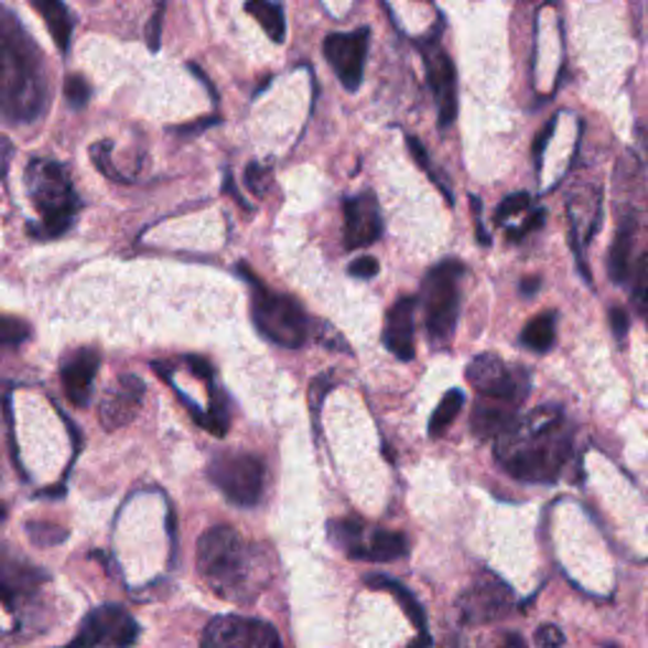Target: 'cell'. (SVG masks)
I'll return each instance as SVG.
<instances>
[{"mask_svg": "<svg viewBox=\"0 0 648 648\" xmlns=\"http://www.w3.org/2000/svg\"><path fill=\"white\" fill-rule=\"evenodd\" d=\"M573 451V431L560 406H540L497 439L501 468L517 482L550 484L565 468Z\"/></svg>", "mask_w": 648, "mask_h": 648, "instance_id": "1", "label": "cell"}, {"mask_svg": "<svg viewBox=\"0 0 648 648\" xmlns=\"http://www.w3.org/2000/svg\"><path fill=\"white\" fill-rule=\"evenodd\" d=\"M198 573L218 598L251 603L271 577V558L234 527H210L198 540Z\"/></svg>", "mask_w": 648, "mask_h": 648, "instance_id": "2", "label": "cell"}, {"mask_svg": "<svg viewBox=\"0 0 648 648\" xmlns=\"http://www.w3.org/2000/svg\"><path fill=\"white\" fill-rule=\"evenodd\" d=\"M46 107V76L39 48L13 13L0 8V115L33 122Z\"/></svg>", "mask_w": 648, "mask_h": 648, "instance_id": "3", "label": "cell"}, {"mask_svg": "<svg viewBox=\"0 0 648 648\" xmlns=\"http://www.w3.org/2000/svg\"><path fill=\"white\" fill-rule=\"evenodd\" d=\"M25 187L39 213V224L29 226V231L36 238H58L69 231L79 201L66 170L56 160H31L25 168Z\"/></svg>", "mask_w": 648, "mask_h": 648, "instance_id": "4", "label": "cell"}, {"mask_svg": "<svg viewBox=\"0 0 648 648\" xmlns=\"http://www.w3.org/2000/svg\"><path fill=\"white\" fill-rule=\"evenodd\" d=\"M238 271L251 287V317L256 330L274 345L302 347L310 337V322H306L302 304L287 294L269 292L261 279L253 277L246 267Z\"/></svg>", "mask_w": 648, "mask_h": 648, "instance_id": "5", "label": "cell"}, {"mask_svg": "<svg viewBox=\"0 0 648 648\" xmlns=\"http://www.w3.org/2000/svg\"><path fill=\"white\" fill-rule=\"evenodd\" d=\"M464 263L446 259L433 267L423 279L421 304L425 317V332L433 345H449L456 332L458 312H462V279Z\"/></svg>", "mask_w": 648, "mask_h": 648, "instance_id": "6", "label": "cell"}, {"mask_svg": "<svg viewBox=\"0 0 648 648\" xmlns=\"http://www.w3.org/2000/svg\"><path fill=\"white\" fill-rule=\"evenodd\" d=\"M208 479L236 507H256L267 489V464L246 451H224L208 464Z\"/></svg>", "mask_w": 648, "mask_h": 648, "instance_id": "7", "label": "cell"}, {"mask_svg": "<svg viewBox=\"0 0 648 648\" xmlns=\"http://www.w3.org/2000/svg\"><path fill=\"white\" fill-rule=\"evenodd\" d=\"M466 380L476 388V393L486 398H501L522 406L530 396V372L519 365H507L494 353L476 355L466 370Z\"/></svg>", "mask_w": 648, "mask_h": 648, "instance_id": "8", "label": "cell"}, {"mask_svg": "<svg viewBox=\"0 0 648 648\" xmlns=\"http://www.w3.org/2000/svg\"><path fill=\"white\" fill-rule=\"evenodd\" d=\"M511 603H515V593L505 580L494 575L492 570H482L476 573L472 587H466V593L458 598V616L468 626L494 624L507 616Z\"/></svg>", "mask_w": 648, "mask_h": 648, "instance_id": "9", "label": "cell"}, {"mask_svg": "<svg viewBox=\"0 0 648 648\" xmlns=\"http://www.w3.org/2000/svg\"><path fill=\"white\" fill-rule=\"evenodd\" d=\"M140 628L122 605H99L82 620L79 634L72 638V646H132L138 641Z\"/></svg>", "mask_w": 648, "mask_h": 648, "instance_id": "10", "label": "cell"}, {"mask_svg": "<svg viewBox=\"0 0 648 648\" xmlns=\"http://www.w3.org/2000/svg\"><path fill=\"white\" fill-rule=\"evenodd\" d=\"M279 644L274 626L244 616H218L203 630V646L208 648H277Z\"/></svg>", "mask_w": 648, "mask_h": 648, "instance_id": "11", "label": "cell"}, {"mask_svg": "<svg viewBox=\"0 0 648 648\" xmlns=\"http://www.w3.org/2000/svg\"><path fill=\"white\" fill-rule=\"evenodd\" d=\"M370 29H357L349 33H330L324 39V58H327L337 79L347 91H357L363 84L365 58H368Z\"/></svg>", "mask_w": 648, "mask_h": 648, "instance_id": "12", "label": "cell"}, {"mask_svg": "<svg viewBox=\"0 0 648 648\" xmlns=\"http://www.w3.org/2000/svg\"><path fill=\"white\" fill-rule=\"evenodd\" d=\"M44 583H48L46 570L0 550V613H21Z\"/></svg>", "mask_w": 648, "mask_h": 648, "instance_id": "13", "label": "cell"}, {"mask_svg": "<svg viewBox=\"0 0 648 648\" xmlns=\"http://www.w3.org/2000/svg\"><path fill=\"white\" fill-rule=\"evenodd\" d=\"M421 56L425 64V76H429L431 91L436 97L439 107V125L449 127L456 119L458 112V97H456V69L451 56L443 51L439 39L433 36L421 44Z\"/></svg>", "mask_w": 648, "mask_h": 648, "instance_id": "14", "label": "cell"}, {"mask_svg": "<svg viewBox=\"0 0 648 648\" xmlns=\"http://www.w3.org/2000/svg\"><path fill=\"white\" fill-rule=\"evenodd\" d=\"M144 398V382L138 375H119L117 382L107 390L99 406L101 425L107 431H117L140 413Z\"/></svg>", "mask_w": 648, "mask_h": 648, "instance_id": "15", "label": "cell"}, {"mask_svg": "<svg viewBox=\"0 0 648 648\" xmlns=\"http://www.w3.org/2000/svg\"><path fill=\"white\" fill-rule=\"evenodd\" d=\"M382 234V218L378 198L368 191L345 201V246L347 249H365Z\"/></svg>", "mask_w": 648, "mask_h": 648, "instance_id": "16", "label": "cell"}, {"mask_svg": "<svg viewBox=\"0 0 648 648\" xmlns=\"http://www.w3.org/2000/svg\"><path fill=\"white\" fill-rule=\"evenodd\" d=\"M101 355L94 347H76L62 360V386L72 406L84 408L89 403Z\"/></svg>", "mask_w": 648, "mask_h": 648, "instance_id": "17", "label": "cell"}, {"mask_svg": "<svg viewBox=\"0 0 648 648\" xmlns=\"http://www.w3.org/2000/svg\"><path fill=\"white\" fill-rule=\"evenodd\" d=\"M415 296H400L390 306L386 330H382V343L403 363L413 360L415 355Z\"/></svg>", "mask_w": 648, "mask_h": 648, "instance_id": "18", "label": "cell"}, {"mask_svg": "<svg viewBox=\"0 0 648 648\" xmlns=\"http://www.w3.org/2000/svg\"><path fill=\"white\" fill-rule=\"evenodd\" d=\"M519 421V403L482 396L472 411V431L476 439H499Z\"/></svg>", "mask_w": 648, "mask_h": 648, "instance_id": "19", "label": "cell"}, {"mask_svg": "<svg viewBox=\"0 0 648 648\" xmlns=\"http://www.w3.org/2000/svg\"><path fill=\"white\" fill-rule=\"evenodd\" d=\"M408 552V540L406 534L400 532H388V530H375L368 540L363 537L360 548H357L353 560H365V562H393L403 558Z\"/></svg>", "mask_w": 648, "mask_h": 648, "instance_id": "20", "label": "cell"}, {"mask_svg": "<svg viewBox=\"0 0 648 648\" xmlns=\"http://www.w3.org/2000/svg\"><path fill=\"white\" fill-rule=\"evenodd\" d=\"M365 583H368L372 591H386L393 595V598L400 603V608L406 611V616L411 624L415 626V630H421V641L418 644H431V638L425 636V611L421 608V603L415 601V595L408 591L403 583H398V580L388 577V575H368L365 577Z\"/></svg>", "mask_w": 648, "mask_h": 648, "instance_id": "21", "label": "cell"}, {"mask_svg": "<svg viewBox=\"0 0 648 648\" xmlns=\"http://www.w3.org/2000/svg\"><path fill=\"white\" fill-rule=\"evenodd\" d=\"M29 3L36 8L41 19H44L51 39L56 41L58 51H69L72 33H74V19L66 8L64 0H29Z\"/></svg>", "mask_w": 648, "mask_h": 648, "instance_id": "22", "label": "cell"}, {"mask_svg": "<svg viewBox=\"0 0 648 648\" xmlns=\"http://www.w3.org/2000/svg\"><path fill=\"white\" fill-rule=\"evenodd\" d=\"M634 238H636V220L628 218L620 224L616 241H613L611 251H608V277L613 279V284H624L628 279V269H630V249H634Z\"/></svg>", "mask_w": 648, "mask_h": 648, "instance_id": "23", "label": "cell"}, {"mask_svg": "<svg viewBox=\"0 0 648 648\" xmlns=\"http://www.w3.org/2000/svg\"><path fill=\"white\" fill-rule=\"evenodd\" d=\"M246 11H249L271 41L277 44H284L287 39V21H284V11L281 6L274 3V0H246Z\"/></svg>", "mask_w": 648, "mask_h": 648, "instance_id": "24", "label": "cell"}, {"mask_svg": "<svg viewBox=\"0 0 648 648\" xmlns=\"http://www.w3.org/2000/svg\"><path fill=\"white\" fill-rule=\"evenodd\" d=\"M555 312H542L525 324L522 345L534 349V353H548L555 345Z\"/></svg>", "mask_w": 648, "mask_h": 648, "instance_id": "25", "label": "cell"}, {"mask_svg": "<svg viewBox=\"0 0 648 648\" xmlns=\"http://www.w3.org/2000/svg\"><path fill=\"white\" fill-rule=\"evenodd\" d=\"M464 406H466V396L462 393V390H456V388L449 390V393L441 398L436 411H433V415H431V425H429L431 436H441V433H446L449 425L456 421Z\"/></svg>", "mask_w": 648, "mask_h": 648, "instance_id": "26", "label": "cell"}, {"mask_svg": "<svg viewBox=\"0 0 648 648\" xmlns=\"http://www.w3.org/2000/svg\"><path fill=\"white\" fill-rule=\"evenodd\" d=\"M31 337L29 322L21 317H11V314H0V349L6 347H19Z\"/></svg>", "mask_w": 648, "mask_h": 648, "instance_id": "27", "label": "cell"}, {"mask_svg": "<svg viewBox=\"0 0 648 648\" xmlns=\"http://www.w3.org/2000/svg\"><path fill=\"white\" fill-rule=\"evenodd\" d=\"M112 150H115L112 142H107V140H101V142L94 144V148L89 150L94 165H97V170L101 175L112 177V181H117V183H130V175L119 173V170L112 165Z\"/></svg>", "mask_w": 648, "mask_h": 648, "instance_id": "28", "label": "cell"}, {"mask_svg": "<svg viewBox=\"0 0 648 648\" xmlns=\"http://www.w3.org/2000/svg\"><path fill=\"white\" fill-rule=\"evenodd\" d=\"M25 534H29L31 542L39 544V548H54V544L64 542L66 537H69L64 527L48 522H29L25 525Z\"/></svg>", "mask_w": 648, "mask_h": 648, "instance_id": "29", "label": "cell"}, {"mask_svg": "<svg viewBox=\"0 0 648 648\" xmlns=\"http://www.w3.org/2000/svg\"><path fill=\"white\" fill-rule=\"evenodd\" d=\"M408 150H411V155L415 158L418 168H421L423 173H429V175H431V181L441 187V193L446 195L449 203L454 201V198H451V193H449V183H443V177H441L439 173H433V168H431V158H429V152H425V148H423V144H421V140H415V138H408Z\"/></svg>", "mask_w": 648, "mask_h": 648, "instance_id": "30", "label": "cell"}, {"mask_svg": "<svg viewBox=\"0 0 648 648\" xmlns=\"http://www.w3.org/2000/svg\"><path fill=\"white\" fill-rule=\"evenodd\" d=\"M64 94H66V101H69L74 109H84L91 97V89H89V84H87V79H84V76L72 74V76H66V82H64Z\"/></svg>", "mask_w": 648, "mask_h": 648, "instance_id": "31", "label": "cell"}, {"mask_svg": "<svg viewBox=\"0 0 648 648\" xmlns=\"http://www.w3.org/2000/svg\"><path fill=\"white\" fill-rule=\"evenodd\" d=\"M634 304L644 322L648 324V253L644 256L641 267L636 271V284H634Z\"/></svg>", "mask_w": 648, "mask_h": 648, "instance_id": "32", "label": "cell"}, {"mask_svg": "<svg viewBox=\"0 0 648 648\" xmlns=\"http://www.w3.org/2000/svg\"><path fill=\"white\" fill-rule=\"evenodd\" d=\"M332 388H335V378H332L330 372H324V375H320V378H314V380H312V388H310V406H312L314 421H320V411H322L324 396H327Z\"/></svg>", "mask_w": 648, "mask_h": 648, "instance_id": "33", "label": "cell"}, {"mask_svg": "<svg viewBox=\"0 0 648 648\" xmlns=\"http://www.w3.org/2000/svg\"><path fill=\"white\" fill-rule=\"evenodd\" d=\"M269 185H271V170L259 165V162H251V165L246 168V187H249L253 195H263L269 191Z\"/></svg>", "mask_w": 648, "mask_h": 648, "instance_id": "34", "label": "cell"}, {"mask_svg": "<svg viewBox=\"0 0 648 648\" xmlns=\"http://www.w3.org/2000/svg\"><path fill=\"white\" fill-rule=\"evenodd\" d=\"M527 208H530V195H527V193H515V195H507V198L501 201V206L497 208V216H494V220H497V224L501 226V224H505L507 218L515 216V213H519V210H527Z\"/></svg>", "mask_w": 648, "mask_h": 648, "instance_id": "35", "label": "cell"}, {"mask_svg": "<svg viewBox=\"0 0 648 648\" xmlns=\"http://www.w3.org/2000/svg\"><path fill=\"white\" fill-rule=\"evenodd\" d=\"M534 644L540 648H555V646H565V634L555 626H540L534 634Z\"/></svg>", "mask_w": 648, "mask_h": 648, "instance_id": "36", "label": "cell"}, {"mask_svg": "<svg viewBox=\"0 0 648 648\" xmlns=\"http://www.w3.org/2000/svg\"><path fill=\"white\" fill-rule=\"evenodd\" d=\"M608 322H611V330L616 339H626L630 324H628V312L624 306H611L608 310Z\"/></svg>", "mask_w": 648, "mask_h": 648, "instance_id": "37", "label": "cell"}, {"mask_svg": "<svg viewBox=\"0 0 648 648\" xmlns=\"http://www.w3.org/2000/svg\"><path fill=\"white\" fill-rule=\"evenodd\" d=\"M317 339H320V343H324V347L343 349V353H349V347H347V343L343 339V335H339L337 330H332L327 322H322L320 327H317Z\"/></svg>", "mask_w": 648, "mask_h": 648, "instance_id": "38", "label": "cell"}, {"mask_svg": "<svg viewBox=\"0 0 648 648\" xmlns=\"http://www.w3.org/2000/svg\"><path fill=\"white\" fill-rule=\"evenodd\" d=\"M544 216H548V213H544L542 208H537V210L532 213V216L525 220L522 226H519V228H511V231H507V238H509V241H519V238L527 236V234H530V231H537V228L542 226Z\"/></svg>", "mask_w": 648, "mask_h": 648, "instance_id": "39", "label": "cell"}, {"mask_svg": "<svg viewBox=\"0 0 648 648\" xmlns=\"http://www.w3.org/2000/svg\"><path fill=\"white\" fill-rule=\"evenodd\" d=\"M380 271V263L372 259V256H363V259H357L353 267H349V277H357V279H372L378 277Z\"/></svg>", "mask_w": 648, "mask_h": 648, "instance_id": "40", "label": "cell"}, {"mask_svg": "<svg viewBox=\"0 0 648 648\" xmlns=\"http://www.w3.org/2000/svg\"><path fill=\"white\" fill-rule=\"evenodd\" d=\"M165 3H168V0H160V6L155 11V19L148 23V46L152 51L160 48V33H162L160 29H162V19H165Z\"/></svg>", "mask_w": 648, "mask_h": 648, "instance_id": "41", "label": "cell"}, {"mask_svg": "<svg viewBox=\"0 0 648 648\" xmlns=\"http://www.w3.org/2000/svg\"><path fill=\"white\" fill-rule=\"evenodd\" d=\"M213 125H218V117H206V119H201V122L177 127L175 134H181V138H187V134H198L203 130H208V127H213Z\"/></svg>", "mask_w": 648, "mask_h": 648, "instance_id": "42", "label": "cell"}, {"mask_svg": "<svg viewBox=\"0 0 648 648\" xmlns=\"http://www.w3.org/2000/svg\"><path fill=\"white\" fill-rule=\"evenodd\" d=\"M552 132H555V119H550V125L544 127L542 134H540V138H537V142H534V160H537V168H540L542 150H544V144H548V140L552 138Z\"/></svg>", "mask_w": 648, "mask_h": 648, "instance_id": "43", "label": "cell"}, {"mask_svg": "<svg viewBox=\"0 0 648 648\" xmlns=\"http://www.w3.org/2000/svg\"><path fill=\"white\" fill-rule=\"evenodd\" d=\"M474 203V220H476V236H479V244L482 246H489V234L484 231V224H482V206H479V198H472Z\"/></svg>", "mask_w": 648, "mask_h": 648, "instance_id": "44", "label": "cell"}, {"mask_svg": "<svg viewBox=\"0 0 648 648\" xmlns=\"http://www.w3.org/2000/svg\"><path fill=\"white\" fill-rule=\"evenodd\" d=\"M11 158H13V144L6 138H0V175H6V165Z\"/></svg>", "mask_w": 648, "mask_h": 648, "instance_id": "45", "label": "cell"}, {"mask_svg": "<svg viewBox=\"0 0 648 648\" xmlns=\"http://www.w3.org/2000/svg\"><path fill=\"white\" fill-rule=\"evenodd\" d=\"M540 277H527V279H522V287H519V292H522V296H532V294H537L540 292Z\"/></svg>", "mask_w": 648, "mask_h": 648, "instance_id": "46", "label": "cell"}, {"mask_svg": "<svg viewBox=\"0 0 648 648\" xmlns=\"http://www.w3.org/2000/svg\"><path fill=\"white\" fill-rule=\"evenodd\" d=\"M507 644L509 646H525V641L519 636H507Z\"/></svg>", "mask_w": 648, "mask_h": 648, "instance_id": "47", "label": "cell"}, {"mask_svg": "<svg viewBox=\"0 0 648 648\" xmlns=\"http://www.w3.org/2000/svg\"><path fill=\"white\" fill-rule=\"evenodd\" d=\"M3 519H6V505L0 501V522H3Z\"/></svg>", "mask_w": 648, "mask_h": 648, "instance_id": "48", "label": "cell"}]
</instances>
